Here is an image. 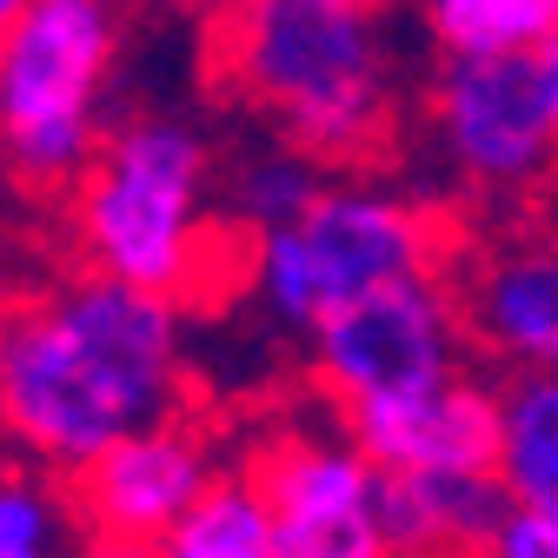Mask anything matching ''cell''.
Instances as JSON below:
<instances>
[{
  "label": "cell",
  "mask_w": 558,
  "mask_h": 558,
  "mask_svg": "<svg viewBox=\"0 0 558 558\" xmlns=\"http://www.w3.org/2000/svg\"><path fill=\"white\" fill-rule=\"evenodd\" d=\"M186 313L94 272L0 293V452L81 478L120 439L193 412Z\"/></svg>",
  "instance_id": "1"
},
{
  "label": "cell",
  "mask_w": 558,
  "mask_h": 558,
  "mask_svg": "<svg viewBox=\"0 0 558 558\" xmlns=\"http://www.w3.org/2000/svg\"><path fill=\"white\" fill-rule=\"evenodd\" d=\"M206 60L266 140L319 173H386L405 147V66L392 21L366 0H246L206 21Z\"/></svg>",
  "instance_id": "2"
},
{
  "label": "cell",
  "mask_w": 558,
  "mask_h": 558,
  "mask_svg": "<svg viewBox=\"0 0 558 558\" xmlns=\"http://www.w3.org/2000/svg\"><path fill=\"white\" fill-rule=\"evenodd\" d=\"M220 147L186 113H126L107 126L100 154L60 199V233L74 272L167 300L193 313L240 287L246 246L220 206Z\"/></svg>",
  "instance_id": "3"
},
{
  "label": "cell",
  "mask_w": 558,
  "mask_h": 558,
  "mask_svg": "<svg viewBox=\"0 0 558 558\" xmlns=\"http://www.w3.org/2000/svg\"><path fill=\"white\" fill-rule=\"evenodd\" d=\"M465 246L459 206L405 193L386 173L326 180V193L293 227L246 246L240 287L279 326L313 339L326 319L405 279H446Z\"/></svg>",
  "instance_id": "4"
},
{
  "label": "cell",
  "mask_w": 558,
  "mask_h": 558,
  "mask_svg": "<svg viewBox=\"0 0 558 558\" xmlns=\"http://www.w3.org/2000/svg\"><path fill=\"white\" fill-rule=\"evenodd\" d=\"M126 21L100 0H21L0 34V173L34 199H66L113 126Z\"/></svg>",
  "instance_id": "5"
},
{
  "label": "cell",
  "mask_w": 558,
  "mask_h": 558,
  "mask_svg": "<svg viewBox=\"0 0 558 558\" xmlns=\"http://www.w3.org/2000/svg\"><path fill=\"white\" fill-rule=\"evenodd\" d=\"M472 339L452 300V279H405L360 306H345L306 339V379L332 418L426 399L465 379Z\"/></svg>",
  "instance_id": "6"
},
{
  "label": "cell",
  "mask_w": 558,
  "mask_h": 558,
  "mask_svg": "<svg viewBox=\"0 0 558 558\" xmlns=\"http://www.w3.org/2000/svg\"><path fill=\"white\" fill-rule=\"evenodd\" d=\"M240 472L259 485L279 558H399L386 532V478L326 412H293L253 433Z\"/></svg>",
  "instance_id": "7"
},
{
  "label": "cell",
  "mask_w": 558,
  "mask_h": 558,
  "mask_svg": "<svg viewBox=\"0 0 558 558\" xmlns=\"http://www.w3.org/2000/svg\"><path fill=\"white\" fill-rule=\"evenodd\" d=\"M418 126L472 199H525L558 173L545 53L439 60L433 87L418 94Z\"/></svg>",
  "instance_id": "8"
},
{
  "label": "cell",
  "mask_w": 558,
  "mask_h": 558,
  "mask_svg": "<svg viewBox=\"0 0 558 558\" xmlns=\"http://www.w3.org/2000/svg\"><path fill=\"white\" fill-rule=\"evenodd\" d=\"M452 300L465 319L472 353L499 360L512 379H558V233L512 227H465L452 259Z\"/></svg>",
  "instance_id": "9"
},
{
  "label": "cell",
  "mask_w": 558,
  "mask_h": 558,
  "mask_svg": "<svg viewBox=\"0 0 558 558\" xmlns=\"http://www.w3.org/2000/svg\"><path fill=\"white\" fill-rule=\"evenodd\" d=\"M227 478V452L206 433V418L180 412L167 426H147L120 439L113 452H100L74 485V506L94 545H133L154 551L214 485Z\"/></svg>",
  "instance_id": "10"
},
{
  "label": "cell",
  "mask_w": 558,
  "mask_h": 558,
  "mask_svg": "<svg viewBox=\"0 0 558 558\" xmlns=\"http://www.w3.org/2000/svg\"><path fill=\"white\" fill-rule=\"evenodd\" d=\"M353 446L373 459L379 478H499V386L485 379H452L426 399L379 405L360 418H339Z\"/></svg>",
  "instance_id": "11"
},
{
  "label": "cell",
  "mask_w": 558,
  "mask_h": 558,
  "mask_svg": "<svg viewBox=\"0 0 558 558\" xmlns=\"http://www.w3.org/2000/svg\"><path fill=\"white\" fill-rule=\"evenodd\" d=\"M512 519L499 478H386V532L399 558H485Z\"/></svg>",
  "instance_id": "12"
},
{
  "label": "cell",
  "mask_w": 558,
  "mask_h": 558,
  "mask_svg": "<svg viewBox=\"0 0 558 558\" xmlns=\"http://www.w3.org/2000/svg\"><path fill=\"white\" fill-rule=\"evenodd\" d=\"M326 180H332V173H319L306 154H293V147H279V140L259 133L246 154H233V160L220 167L227 227L240 233V246H253V240H266V233H279V227H293L306 206L326 193Z\"/></svg>",
  "instance_id": "13"
},
{
  "label": "cell",
  "mask_w": 558,
  "mask_h": 558,
  "mask_svg": "<svg viewBox=\"0 0 558 558\" xmlns=\"http://www.w3.org/2000/svg\"><path fill=\"white\" fill-rule=\"evenodd\" d=\"M499 485L512 512L558 519V379H506L499 386Z\"/></svg>",
  "instance_id": "14"
},
{
  "label": "cell",
  "mask_w": 558,
  "mask_h": 558,
  "mask_svg": "<svg viewBox=\"0 0 558 558\" xmlns=\"http://www.w3.org/2000/svg\"><path fill=\"white\" fill-rule=\"evenodd\" d=\"M418 27L439 60L545 53V40L558 34V0H433Z\"/></svg>",
  "instance_id": "15"
},
{
  "label": "cell",
  "mask_w": 558,
  "mask_h": 558,
  "mask_svg": "<svg viewBox=\"0 0 558 558\" xmlns=\"http://www.w3.org/2000/svg\"><path fill=\"white\" fill-rule=\"evenodd\" d=\"M87 551V525L74 506V485L0 459V558H81Z\"/></svg>",
  "instance_id": "16"
},
{
  "label": "cell",
  "mask_w": 558,
  "mask_h": 558,
  "mask_svg": "<svg viewBox=\"0 0 558 558\" xmlns=\"http://www.w3.org/2000/svg\"><path fill=\"white\" fill-rule=\"evenodd\" d=\"M154 558H279L259 485L240 465H227V478L154 545Z\"/></svg>",
  "instance_id": "17"
},
{
  "label": "cell",
  "mask_w": 558,
  "mask_h": 558,
  "mask_svg": "<svg viewBox=\"0 0 558 558\" xmlns=\"http://www.w3.org/2000/svg\"><path fill=\"white\" fill-rule=\"evenodd\" d=\"M485 558H558V519L545 512H512Z\"/></svg>",
  "instance_id": "18"
},
{
  "label": "cell",
  "mask_w": 558,
  "mask_h": 558,
  "mask_svg": "<svg viewBox=\"0 0 558 558\" xmlns=\"http://www.w3.org/2000/svg\"><path fill=\"white\" fill-rule=\"evenodd\" d=\"M545 87H551V120H558V34L545 40Z\"/></svg>",
  "instance_id": "19"
},
{
  "label": "cell",
  "mask_w": 558,
  "mask_h": 558,
  "mask_svg": "<svg viewBox=\"0 0 558 558\" xmlns=\"http://www.w3.org/2000/svg\"><path fill=\"white\" fill-rule=\"evenodd\" d=\"M81 558H154V551H133V545H94V538H87Z\"/></svg>",
  "instance_id": "20"
},
{
  "label": "cell",
  "mask_w": 558,
  "mask_h": 558,
  "mask_svg": "<svg viewBox=\"0 0 558 558\" xmlns=\"http://www.w3.org/2000/svg\"><path fill=\"white\" fill-rule=\"evenodd\" d=\"M14 14H21V0H0V34L14 27Z\"/></svg>",
  "instance_id": "21"
}]
</instances>
